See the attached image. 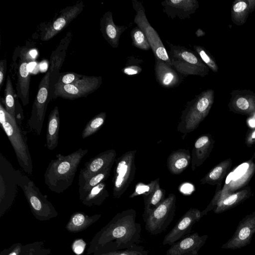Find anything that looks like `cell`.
Returning <instances> with one entry per match:
<instances>
[{"instance_id": "cell-1", "label": "cell", "mask_w": 255, "mask_h": 255, "mask_svg": "<svg viewBox=\"0 0 255 255\" xmlns=\"http://www.w3.org/2000/svg\"><path fill=\"white\" fill-rule=\"evenodd\" d=\"M136 211L129 209L117 213L91 241L87 255L124 250L137 245L141 227L135 221Z\"/></svg>"}, {"instance_id": "cell-2", "label": "cell", "mask_w": 255, "mask_h": 255, "mask_svg": "<svg viewBox=\"0 0 255 255\" xmlns=\"http://www.w3.org/2000/svg\"><path fill=\"white\" fill-rule=\"evenodd\" d=\"M88 152V149L80 148L66 155H56L44 174V183L49 189L60 194L71 186L79 165Z\"/></svg>"}, {"instance_id": "cell-3", "label": "cell", "mask_w": 255, "mask_h": 255, "mask_svg": "<svg viewBox=\"0 0 255 255\" xmlns=\"http://www.w3.org/2000/svg\"><path fill=\"white\" fill-rule=\"evenodd\" d=\"M64 56L63 54L58 53L52 56L51 66L39 83L27 124L30 131L37 135L41 133L47 108L52 99L53 86L59 74V70L64 61Z\"/></svg>"}, {"instance_id": "cell-4", "label": "cell", "mask_w": 255, "mask_h": 255, "mask_svg": "<svg viewBox=\"0 0 255 255\" xmlns=\"http://www.w3.org/2000/svg\"><path fill=\"white\" fill-rule=\"evenodd\" d=\"M0 123L15 152L18 163L27 174L32 175V160L27 144V137L21 124L5 110L0 103Z\"/></svg>"}, {"instance_id": "cell-5", "label": "cell", "mask_w": 255, "mask_h": 255, "mask_svg": "<svg viewBox=\"0 0 255 255\" xmlns=\"http://www.w3.org/2000/svg\"><path fill=\"white\" fill-rule=\"evenodd\" d=\"M214 99V91L209 89L188 101L181 113L177 131L186 135L194 130L208 114Z\"/></svg>"}, {"instance_id": "cell-6", "label": "cell", "mask_w": 255, "mask_h": 255, "mask_svg": "<svg viewBox=\"0 0 255 255\" xmlns=\"http://www.w3.org/2000/svg\"><path fill=\"white\" fill-rule=\"evenodd\" d=\"M18 186L23 191L31 212L37 220L45 221L58 216V212L52 204L41 193L34 182L21 172L19 174Z\"/></svg>"}, {"instance_id": "cell-7", "label": "cell", "mask_w": 255, "mask_h": 255, "mask_svg": "<svg viewBox=\"0 0 255 255\" xmlns=\"http://www.w3.org/2000/svg\"><path fill=\"white\" fill-rule=\"evenodd\" d=\"M170 50L168 53L173 67L185 77L188 75L207 76L208 67L194 51L185 47L173 45L167 41Z\"/></svg>"}, {"instance_id": "cell-8", "label": "cell", "mask_w": 255, "mask_h": 255, "mask_svg": "<svg viewBox=\"0 0 255 255\" xmlns=\"http://www.w3.org/2000/svg\"><path fill=\"white\" fill-rule=\"evenodd\" d=\"M20 171L16 170L0 153V218L9 209L15 199Z\"/></svg>"}, {"instance_id": "cell-9", "label": "cell", "mask_w": 255, "mask_h": 255, "mask_svg": "<svg viewBox=\"0 0 255 255\" xmlns=\"http://www.w3.org/2000/svg\"><path fill=\"white\" fill-rule=\"evenodd\" d=\"M132 5L135 11L133 22L145 35L155 59L163 60L173 67L168 52L159 35L148 21L145 14V8L142 2L137 0H132Z\"/></svg>"}, {"instance_id": "cell-10", "label": "cell", "mask_w": 255, "mask_h": 255, "mask_svg": "<svg viewBox=\"0 0 255 255\" xmlns=\"http://www.w3.org/2000/svg\"><path fill=\"white\" fill-rule=\"evenodd\" d=\"M136 150L127 151L116 159L113 178V195L120 198L134 179L136 167L135 155Z\"/></svg>"}, {"instance_id": "cell-11", "label": "cell", "mask_w": 255, "mask_h": 255, "mask_svg": "<svg viewBox=\"0 0 255 255\" xmlns=\"http://www.w3.org/2000/svg\"><path fill=\"white\" fill-rule=\"evenodd\" d=\"M175 195L171 193L152 213L145 221V229L151 235H158L166 230L175 216Z\"/></svg>"}, {"instance_id": "cell-12", "label": "cell", "mask_w": 255, "mask_h": 255, "mask_svg": "<svg viewBox=\"0 0 255 255\" xmlns=\"http://www.w3.org/2000/svg\"><path fill=\"white\" fill-rule=\"evenodd\" d=\"M102 83L101 76H86L77 82L67 85H54L52 99L61 97L73 100L87 97L97 90Z\"/></svg>"}, {"instance_id": "cell-13", "label": "cell", "mask_w": 255, "mask_h": 255, "mask_svg": "<svg viewBox=\"0 0 255 255\" xmlns=\"http://www.w3.org/2000/svg\"><path fill=\"white\" fill-rule=\"evenodd\" d=\"M117 153L114 149L103 151L85 163L80 170L78 177L79 187H81L90 178L97 173L112 167L116 160Z\"/></svg>"}, {"instance_id": "cell-14", "label": "cell", "mask_w": 255, "mask_h": 255, "mask_svg": "<svg viewBox=\"0 0 255 255\" xmlns=\"http://www.w3.org/2000/svg\"><path fill=\"white\" fill-rule=\"evenodd\" d=\"M201 217L197 209L190 208L178 220L174 227L165 236L163 245L171 246L174 243L190 234L193 225Z\"/></svg>"}, {"instance_id": "cell-15", "label": "cell", "mask_w": 255, "mask_h": 255, "mask_svg": "<svg viewBox=\"0 0 255 255\" xmlns=\"http://www.w3.org/2000/svg\"><path fill=\"white\" fill-rule=\"evenodd\" d=\"M83 9L84 4L82 2L66 7L45 29L41 40L48 41L53 38L74 19Z\"/></svg>"}, {"instance_id": "cell-16", "label": "cell", "mask_w": 255, "mask_h": 255, "mask_svg": "<svg viewBox=\"0 0 255 255\" xmlns=\"http://www.w3.org/2000/svg\"><path fill=\"white\" fill-rule=\"evenodd\" d=\"M163 11L172 18L183 20L189 18L199 8L197 0H165L161 2Z\"/></svg>"}, {"instance_id": "cell-17", "label": "cell", "mask_w": 255, "mask_h": 255, "mask_svg": "<svg viewBox=\"0 0 255 255\" xmlns=\"http://www.w3.org/2000/svg\"><path fill=\"white\" fill-rule=\"evenodd\" d=\"M154 70L156 82L164 88L178 87L185 78L173 67L158 59H155Z\"/></svg>"}, {"instance_id": "cell-18", "label": "cell", "mask_w": 255, "mask_h": 255, "mask_svg": "<svg viewBox=\"0 0 255 255\" xmlns=\"http://www.w3.org/2000/svg\"><path fill=\"white\" fill-rule=\"evenodd\" d=\"M204 239L197 233L187 235L171 245L165 255H197Z\"/></svg>"}, {"instance_id": "cell-19", "label": "cell", "mask_w": 255, "mask_h": 255, "mask_svg": "<svg viewBox=\"0 0 255 255\" xmlns=\"http://www.w3.org/2000/svg\"><path fill=\"white\" fill-rule=\"evenodd\" d=\"M128 27L126 25H116L111 11L106 12L100 20V30L103 37L114 48L118 47L122 34Z\"/></svg>"}, {"instance_id": "cell-20", "label": "cell", "mask_w": 255, "mask_h": 255, "mask_svg": "<svg viewBox=\"0 0 255 255\" xmlns=\"http://www.w3.org/2000/svg\"><path fill=\"white\" fill-rule=\"evenodd\" d=\"M28 53L21 54L19 60L17 82L16 84L17 96L21 100L23 106L29 103L30 72L28 70V65L30 62V57Z\"/></svg>"}, {"instance_id": "cell-21", "label": "cell", "mask_w": 255, "mask_h": 255, "mask_svg": "<svg viewBox=\"0 0 255 255\" xmlns=\"http://www.w3.org/2000/svg\"><path fill=\"white\" fill-rule=\"evenodd\" d=\"M191 162V154L186 149H179L172 151L167 160L169 172L174 175L181 174Z\"/></svg>"}, {"instance_id": "cell-22", "label": "cell", "mask_w": 255, "mask_h": 255, "mask_svg": "<svg viewBox=\"0 0 255 255\" xmlns=\"http://www.w3.org/2000/svg\"><path fill=\"white\" fill-rule=\"evenodd\" d=\"M101 217V214L89 216L82 212H75L71 215L65 228L70 233H79L87 229L98 221Z\"/></svg>"}, {"instance_id": "cell-23", "label": "cell", "mask_w": 255, "mask_h": 255, "mask_svg": "<svg viewBox=\"0 0 255 255\" xmlns=\"http://www.w3.org/2000/svg\"><path fill=\"white\" fill-rule=\"evenodd\" d=\"M255 9V0H236L231 8V20L237 25H243Z\"/></svg>"}, {"instance_id": "cell-24", "label": "cell", "mask_w": 255, "mask_h": 255, "mask_svg": "<svg viewBox=\"0 0 255 255\" xmlns=\"http://www.w3.org/2000/svg\"><path fill=\"white\" fill-rule=\"evenodd\" d=\"M60 130V115L58 107H55L49 114L46 134V145L52 150L58 145Z\"/></svg>"}, {"instance_id": "cell-25", "label": "cell", "mask_w": 255, "mask_h": 255, "mask_svg": "<svg viewBox=\"0 0 255 255\" xmlns=\"http://www.w3.org/2000/svg\"><path fill=\"white\" fill-rule=\"evenodd\" d=\"M231 102L238 109L247 111L255 106V93L249 90H235L231 93Z\"/></svg>"}, {"instance_id": "cell-26", "label": "cell", "mask_w": 255, "mask_h": 255, "mask_svg": "<svg viewBox=\"0 0 255 255\" xmlns=\"http://www.w3.org/2000/svg\"><path fill=\"white\" fill-rule=\"evenodd\" d=\"M109 196L106 184L102 182L93 187L81 201L88 207L100 206Z\"/></svg>"}, {"instance_id": "cell-27", "label": "cell", "mask_w": 255, "mask_h": 255, "mask_svg": "<svg viewBox=\"0 0 255 255\" xmlns=\"http://www.w3.org/2000/svg\"><path fill=\"white\" fill-rule=\"evenodd\" d=\"M143 197L144 206L142 218L145 221L152 212L165 199V191L159 186L152 193L143 196Z\"/></svg>"}, {"instance_id": "cell-28", "label": "cell", "mask_w": 255, "mask_h": 255, "mask_svg": "<svg viewBox=\"0 0 255 255\" xmlns=\"http://www.w3.org/2000/svg\"><path fill=\"white\" fill-rule=\"evenodd\" d=\"M209 137L207 135L199 137L195 142L191 155V168L194 170L204 160L207 151Z\"/></svg>"}, {"instance_id": "cell-29", "label": "cell", "mask_w": 255, "mask_h": 255, "mask_svg": "<svg viewBox=\"0 0 255 255\" xmlns=\"http://www.w3.org/2000/svg\"><path fill=\"white\" fill-rule=\"evenodd\" d=\"M112 168H108L97 173L88 179L81 187H79V199L81 201L93 187L104 182L109 177Z\"/></svg>"}, {"instance_id": "cell-30", "label": "cell", "mask_w": 255, "mask_h": 255, "mask_svg": "<svg viewBox=\"0 0 255 255\" xmlns=\"http://www.w3.org/2000/svg\"><path fill=\"white\" fill-rule=\"evenodd\" d=\"M107 114L102 112L91 119L86 124L82 132V137L86 138L96 133L104 125Z\"/></svg>"}, {"instance_id": "cell-31", "label": "cell", "mask_w": 255, "mask_h": 255, "mask_svg": "<svg viewBox=\"0 0 255 255\" xmlns=\"http://www.w3.org/2000/svg\"><path fill=\"white\" fill-rule=\"evenodd\" d=\"M2 100V99L1 98ZM6 111L16 118V107L14 98L12 84L9 75L7 76L4 93V99L2 100Z\"/></svg>"}, {"instance_id": "cell-32", "label": "cell", "mask_w": 255, "mask_h": 255, "mask_svg": "<svg viewBox=\"0 0 255 255\" xmlns=\"http://www.w3.org/2000/svg\"><path fill=\"white\" fill-rule=\"evenodd\" d=\"M44 242L37 241L23 245L20 255H54L51 250L44 247Z\"/></svg>"}, {"instance_id": "cell-33", "label": "cell", "mask_w": 255, "mask_h": 255, "mask_svg": "<svg viewBox=\"0 0 255 255\" xmlns=\"http://www.w3.org/2000/svg\"><path fill=\"white\" fill-rule=\"evenodd\" d=\"M132 45L142 50L151 49L149 43L143 32L137 26L130 31Z\"/></svg>"}, {"instance_id": "cell-34", "label": "cell", "mask_w": 255, "mask_h": 255, "mask_svg": "<svg viewBox=\"0 0 255 255\" xmlns=\"http://www.w3.org/2000/svg\"><path fill=\"white\" fill-rule=\"evenodd\" d=\"M159 186H160L159 178L147 184L139 182L136 184L134 191L129 195V197L132 198L140 195L142 196L148 195L155 191Z\"/></svg>"}, {"instance_id": "cell-35", "label": "cell", "mask_w": 255, "mask_h": 255, "mask_svg": "<svg viewBox=\"0 0 255 255\" xmlns=\"http://www.w3.org/2000/svg\"><path fill=\"white\" fill-rule=\"evenodd\" d=\"M142 59L135 58L133 56H128L127 58L126 66L122 69V72L128 76H134L141 72L142 68L141 64Z\"/></svg>"}, {"instance_id": "cell-36", "label": "cell", "mask_w": 255, "mask_h": 255, "mask_svg": "<svg viewBox=\"0 0 255 255\" xmlns=\"http://www.w3.org/2000/svg\"><path fill=\"white\" fill-rule=\"evenodd\" d=\"M194 52L199 56L202 61L214 72L218 71V67L212 55L204 47L195 45Z\"/></svg>"}, {"instance_id": "cell-37", "label": "cell", "mask_w": 255, "mask_h": 255, "mask_svg": "<svg viewBox=\"0 0 255 255\" xmlns=\"http://www.w3.org/2000/svg\"><path fill=\"white\" fill-rule=\"evenodd\" d=\"M91 255H148V252L143 247L136 245L124 250L95 252Z\"/></svg>"}, {"instance_id": "cell-38", "label": "cell", "mask_w": 255, "mask_h": 255, "mask_svg": "<svg viewBox=\"0 0 255 255\" xmlns=\"http://www.w3.org/2000/svg\"><path fill=\"white\" fill-rule=\"evenodd\" d=\"M84 75L74 72L60 73L55 85L71 84L81 79ZM54 84V85H55Z\"/></svg>"}, {"instance_id": "cell-39", "label": "cell", "mask_w": 255, "mask_h": 255, "mask_svg": "<svg viewBox=\"0 0 255 255\" xmlns=\"http://www.w3.org/2000/svg\"><path fill=\"white\" fill-rule=\"evenodd\" d=\"M23 247V245L21 243H15L9 248L1 251L0 255H20Z\"/></svg>"}, {"instance_id": "cell-40", "label": "cell", "mask_w": 255, "mask_h": 255, "mask_svg": "<svg viewBox=\"0 0 255 255\" xmlns=\"http://www.w3.org/2000/svg\"><path fill=\"white\" fill-rule=\"evenodd\" d=\"M223 172V168L221 166H218L214 168L205 178V180L202 181V183L207 182L209 180L215 181L220 177Z\"/></svg>"}, {"instance_id": "cell-41", "label": "cell", "mask_w": 255, "mask_h": 255, "mask_svg": "<svg viewBox=\"0 0 255 255\" xmlns=\"http://www.w3.org/2000/svg\"><path fill=\"white\" fill-rule=\"evenodd\" d=\"M6 60L2 59L0 61V89H1L4 81L6 71Z\"/></svg>"}, {"instance_id": "cell-42", "label": "cell", "mask_w": 255, "mask_h": 255, "mask_svg": "<svg viewBox=\"0 0 255 255\" xmlns=\"http://www.w3.org/2000/svg\"><path fill=\"white\" fill-rule=\"evenodd\" d=\"M248 167V164L247 163L241 165L233 173L234 174H233L232 178L234 180L238 179L246 172Z\"/></svg>"}, {"instance_id": "cell-43", "label": "cell", "mask_w": 255, "mask_h": 255, "mask_svg": "<svg viewBox=\"0 0 255 255\" xmlns=\"http://www.w3.org/2000/svg\"><path fill=\"white\" fill-rule=\"evenodd\" d=\"M251 230L248 227H245L242 228L239 234V238L242 240H245L247 239L250 235Z\"/></svg>"}, {"instance_id": "cell-44", "label": "cell", "mask_w": 255, "mask_h": 255, "mask_svg": "<svg viewBox=\"0 0 255 255\" xmlns=\"http://www.w3.org/2000/svg\"><path fill=\"white\" fill-rule=\"evenodd\" d=\"M238 198L237 194H234L228 198H226L224 201V204L225 205H231L234 203Z\"/></svg>"}, {"instance_id": "cell-45", "label": "cell", "mask_w": 255, "mask_h": 255, "mask_svg": "<svg viewBox=\"0 0 255 255\" xmlns=\"http://www.w3.org/2000/svg\"><path fill=\"white\" fill-rule=\"evenodd\" d=\"M48 68V64L46 61H42L39 64V70L41 72H46Z\"/></svg>"}, {"instance_id": "cell-46", "label": "cell", "mask_w": 255, "mask_h": 255, "mask_svg": "<svg viewBox=\"0 0 255 255\" xmlns=\"http://www.w3.org/2000/svg\"><path fill=\"white\" fill-rule=\"evenodd\" d=\"M37 63L35 62H30L28 65V70L29 72H33L36 67Z\"/></svg>"}, {"instance_id": "cell-47", "label": "cell", "mask_w": 255, "mask_h": 255, "mask_svg": "<svg viewBox=\"0 0 255 255\" xmlns=\"http://www.w3.org/2000/svg\"><path fill=\"white\" fill-rule=\"evenodd\" d=\"M195 34L197 37H202L205 35V32L203 31L201 28H198L195 32Z\"/></svg>"}, {"instance_id": "cell-48", "label": "cell", "mask_w": 255, "mask_h": 255, "mask_svg": "<svg viewBox=\"0 0 255 255\" xmlns=\"http://www.w3.org/2000/svg\"><path fill=\"white\" fill-rule=\"evenodd\" d=\"M37 54V51L35 50H32L29 52V55L33 58H35Z\"/></svg>"}, {"instance_id": "cell-49", "label": "cell", "mask_w": 255, "mask_h": 255, "mask_svg": "<svg viewBox=\"0 0 255 255\" xmlns=\"http://www.w3.org/2000/svg\"><path fill=\"white\" fill-rule=\"evenodd\" d=\"M249 123L250 124V125L252 127L255 126V121L253 120H251L250 121Z\"/></svg>"}, {"instance_id": "cell-50", "label": "cell", "mask_w": 255, "mask_h": 255, "mask_svg": "<svg viewBox=\"0 0 255 255\" xmlns=\"http://www.w3.org/2000/svg\"><path fill=\"white\" fill-rule=\"evenodd\" d=\"M252 137L253 138H255V130L253 132L252 135Z\"/></svg>"}]
</instances>
